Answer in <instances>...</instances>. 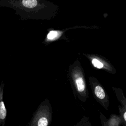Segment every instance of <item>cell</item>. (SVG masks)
Segmentation results:
<instances>
[{
  "mask_svg": "<svg viewBox=\"0 0 126 126\" xmlns=\"http://www.w3.org/2000/svg\"><path fill=\"white\" fill-rule=\"evenodd\" d=\"M58 35V33L56 31H52L49 32V33L47 34V38L48 39H53L55 38Z\"/></svg>",
  "mask_w": 126,
  "mask_h": 126,
  "instance_id": "obj_7",
  "label": "cell"
},
{
  "mask_svg": "<svg viewBox=\"0 0 126 126\" xmlns=\"http://www.w3.org/2000/svg\"><path fill=\"white\" fill-rule=\"evenodd\" d=\"M21 6L26 8H31L37 5V1L36 0H23L18 1Z\"/></svg>",
  "mask_w": 126,
  "mask_h": 126,
  "instance_id": "obj_3",
  "label": "cell"
},
{
  "mask_svg": "<svg viewBox=\"0 0 126 126\" xmlns=\"http://www.w3.org/2000/svg\"><path fill=\"white\" fill-rule=\"evenodd\" d=\"M126 112H125L124 113V115H123V118H124V121H125V122L126 120Z\"/></svg>",
  "mask_w": 126,
  "mask_h": 126,
  "instance_id": "obj_8",
  "label": "cell"
},
{
  "mask_svg": "<svg viewBox=\"0 0 126 126\" xmlns=\"http://www.w3.org/2000/svg\"><path fill=\"white\" fill-rule=\"evenodd\" d=\"M92 63L94 66L98 68H101L103 66V64L96 59H94L92 60Z\"/></svg>",
  "mask_w": 126,
  "mask_h": 126,
  "instance_id": "obj_6",
  "label": "cell"
},
{
  "mask_svg": "<svg viewBox=\"0 0 126 126\" xmlns=\"http://www.w3.org/2000/svg\"><path fill=\"white\" fill-rule=\"evenodd\" d=\"M3 87L4 84L2 82L0 86V120H4L6 116V109L2 99Z\"/></svg>",
  "mask_w": 126,
  "mask_h": 126,
  "instance_id": "obj_2",
  "label": "cell"
},
{
  "mask_svg": "<svg viewBox=\"0 0 126 126\" xmlns=\"http://www.w3.org/2000/svg\"><path fill=\"white\" fill-rule=\"evenodd\" d=\"M50 123V118L44 113L38 114L34 118L31 123V126H48Z\"/></svg>",
  "mask_w": 126,
  "mask_h": 126,
  "instance_id": "obj_1",
  "label": "cell"
},
{
  "mask_svg": "<svg viewBox=\"0 0 126 126\" xmlns=\"http://www.w3.org/2000/svg\"><path fill=\"white\" fill-rule=\"evenodd\" d=\"M94 93L95 95L99 99H104L105 97V92L101 87L96 86L94 88Z\"/></svg>",
  "mask_w": 126,
  "mask_h": 126,
  "instance_id": "obj_4",
  "label": "cell"
},
{
  "mask_svg": "<svg viewBox=\"0 0 126 126\" xmlns=\"http://www.w3.org/2000/svg\"><path fill=\"white\" fill-rule=\"evenodd\" d=\"M75 82L78 91L80 92H83L85 90V86L83 79L81 77H79L76 79Z\"/></svg>",
  "mask_w": 126,
  "mask_h": 126,
  "instance_id": "obj_5",
  "label": "cell"
}]
</instances>
